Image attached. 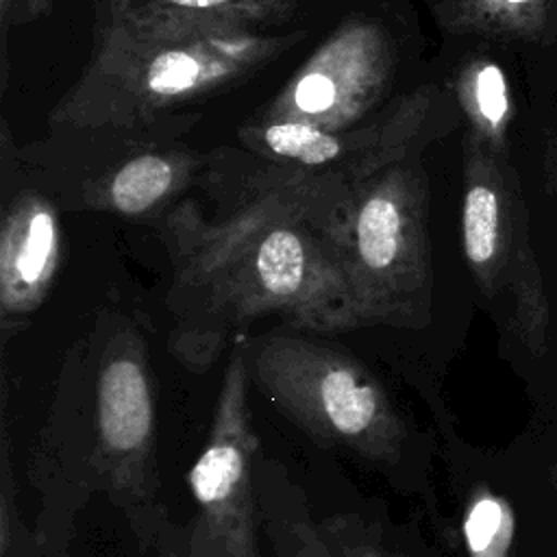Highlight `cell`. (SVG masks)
Here are the masks:
<instances>
[{"mask_svg": "<svg viewBox=\"0 0 557 557\" xmlns=\"http://www.w3.org/2000/svg\"><path fill=\"white\" fill-rule=\"evenodd\" d=\"M215 209L183 202L161 224L174 281L170 352L205 372L268 315L311 335L361 329L342 265L352 176L307 172L255 157L215 165Z\"/></svg>", "mask_w": 557, "mask_h": 557, "instance_id": "6da1fadb", "label": "cell"}, {"mask_svg": "<svg viewBox=\"0 0 557 557\" xmlns=\"http://www.w3.org/2000/svg\"><path fill=\"white\" fill-rule=\"evenodd\" d=\"M41 557H72L85 507L102 496L150 550L170 511L159 468V387L141 326L102 309L63 357L28 450Z\"/></svg>", "mask_w": 557, "mask_h": 557, "instance_id": "7a4b0ae2", "label": "cell"}, {"mask_svg": "<svg viewBox=\"0 0 557 557\" xmlns=\"http://www.w3.org/2000/svg\"><path fill=\"white\" fill-rule=\"evenodd\" d=\"M302 37L296 28L250 30L144 0H96L89 61L50 111V126L174 137L172 111L246 81Z\"/></svg>", "mask_w": 557, "mask_h": 557, "instance_id": "3957f363", "label": "cell"}, {"mask_svg": "<svg viewBox=\"0 0 557 557\" xmlns=\"http://www.w3.org/2000/svg\"><path fill=\"white\" fill-rule=\"evenodd\" d=\"M250 387L315 446L376 474L433 509L435 440L422 431L383 379L324 335L274 329L246 335Z\"/></svg>", "mask_w": 557, "mask_h": 557, "instance_id": "277c9868", "label": "cell"}, {"mask_svg": "<svg viewBox=\"0 0 557 557\" xmlns=\"http://www.w3.org/2000/svg\"><path fill=\"white\" fill-rule=\"evenodd\" d=\"M429 181L420 152L363 178L342 231V265L361 329H422L431 322L433 263Z\"/></svg>", "mask_w": 557, "mask_h": 557, "instance_id": "5b68a950", "label": "cell"}, {"mask_svg": "<svg viewBox=\"0 0 557 557\" xmlns=\"http://www.w3.org/2000/svg\"><path fill=\"white\" fill-rule=\"evenodd\" d=\"M250 389L244 350L233 344L205 444L187 472L189 516L168 518L152 557H263L259 476L265 455Z\"/></svg>", "mask_w": 557, "mask_h": 557, "instance_id": "8992f818", "label": "cell"}, {"mask_svg": "<svg viewBox=\"0 0 557 557\" xmlns=\"http://www.w3.org/2000/svg\"><path fill=\"white\" fill-rule=\"evenodd\" d=\"M461 246L470 274L535 357L546 350L548 298L531 242L529 213L511 159L463 135Z\"/></svg>", "mask_w": 557, "mask_h": 557, "instance_id": "52a82bcc", "label": "cell"}, {"mask_svg": "<svg viewBox=\"0 0 557 557\" xmlns=\"http://www.w3.org/2000/svg\"><path fill=\"white\" fill-rule=\"evenodd\" d=\"M403 63L405 41L392 17L346 13L252 120L329 133L361 128L407 94L398 91Z\"/></svg>", "mask_w": 557, "mask_h": 557, "instance_id": "ba28073f", "label": "cell"}, {"mask_svg": "<svg viewBox=\"0 0 557 557\" xmlns=\"http://www.w3.org/2000/svg\"><path fill=\"white\" fill-rule=\"evenodd\" d=\"M448 89L413 87L385 113L355 131L329 133L294 122H246L237 137L257 159L307 172H331L363 181L387 163L420 152L455 122Z\"/></svg>", "mask_w": 557, "mask_h": 557, "instance_id": "9c48e42d", "label": "cell"}, {"mask_svg": "<svg viewBox=\"0 0 557 557\" xmlns=\"http://www.w3.org/2000/svg\"><path fill=\"white\" fill-rule=\"evenodd\" d=\"M111 133V131H109ZM120 154H111L87 176L63 185L67 205L124 218H146L209 165V157L170 141V135L117 133Z\"/></svg>", "mask_w": 557, "mask_h": 557, "instance_id": "30bf717a", "label": "cell"}, {"mask_svg": "<svg viewBox=\"0 0 557 557\" xmlns=\"http://www.w3.org/2000/svg\"><path fill=\"white\" fill-rule=\"evenodd\" d=\"M61 259L57 205L24 187L4 205L0 228V333L17 335L44 305Z\"/></svg>", "mask_w": 557, "mask_h": 557, "instance_id": "8fae6325", "label": "cell"}, {"mask_svg": "<svg viewBox=\"0 0 557 557\" xmlns=\"http://www.w3.org/2000/svg\"><path fill=\"white\" fill-rule=\"evenodd\" d=\"M448 91L466 117V137L496 157L509 159L513 96L500 63L487 54L461 59L450 76Z\"/></svg>", "mask_w": 557, "mask_h": 557, "instance_id": "7c38bea8", "label": "cell"}, {"mask_svg": "<svg viewBox=\"0 0 557 557\" xmlns=\"http://www.w3.org/2000/svg\"><path fill=\"white\" fill-rule=\"evenodd\" d=\"M433 15L448 35L537 44L557 28V0H435Z\"/></svg>", "mask_w": 557, "mask_h": 557, "instance_id": "4fadbf2b", "label": "cell"}, {"mask_svg": "<svg viewBox=\"0 0 557 557\" xmlns=\"http://www.w3.org/2000/svg\"><path fill=\"white\" fill-rule=\"evenodd\" d=\"M259 505L263 535L274 557H335L302 485L294 481L285 463L270 457H265L259 476Z\"/></svg>", "mask_w": 557, "mask_h": 557, "instance_id": "5bb4252c", "label": "cell"}, {"mask_svg": "<svg viewBox=\"0 0 557 557\" xmlns=\"http://www.w3.org/2000/svg\"><path fill=\"white\" fill-rule=\"evenodd\" d=\"M459 531L468 557H509L516 537L513 509L492 487L476 483L461 505Z\"/></svg>", "mask_w": 557, "mask_h": 557, "instance_id": "9a60e30c", "label": "cell"}, {"mask_svg": "<svg viewBox=\"0 0 557 557\" xmlns=\"http://www.w3.org/2000/svg\"><path fill=\"white\" fill-rule=\"evenodd\" d=\"M165 11L224 22L250 30H287L298 0H144Z\"/></svg>", "mask_w": 557, "mask_h": 557, "instance_id": "2e32d148", "label": "cell"}, {"mask_svg": "<svg viewBox=\"0 0 557 557\" xmlns=\"http://www.w3.org/2000/svg\"><path fill=\"white\" fill-rule=\"evenodd\" d=\"M324 542L335 557H407L383 527L359 511H337L318 520Z\"/></svg>", "mask_w": 557, "mask_h": 557, "instance_id": "e0dca14e", "label": "cell"}, {"mask_svg": "<svg viewBox=\"0 0 557 557\" xmlns=\"http://www.w3.org/2000/svg\"><path fill=\"white\" fill-rule=\"evenodd\" d=\"M50 13V0H0L2 26V81H7V30Z\"/></svg>", "mask_w": 557, "mask_h": 557, "instance_id": "ac0fdd59", "label": "cell"}]
</instances>
